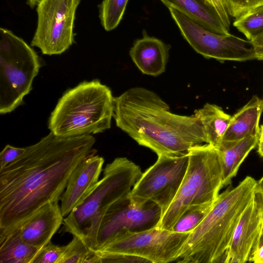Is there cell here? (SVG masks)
Wrapping results in <instances>:
<instances>
[{
  "label": "cell",
  "instance_id": "cell-1",
  "mask_svg": "<svg viewBox=\"0 0 263 263\" xmlns=\"http://www.w3.org/2000/svg\"><path fill=\"white\" fill-rule=\"evenodd\" d=\"M91 135L50 133L0 171V233L11 231L45 204L59 202L77 166L93 153Z\"/></svg>",
  "mask_w": 263,
  "mask_h": 263
},
{
  "label": "cell",
  "instance_id": "cell-2",
  "mask_svg": "<svg viewBox=\"0 0 263 263\" xmlns=\"http://www.w3.org/2000/svg\"><path fill=\"white\" fill-rule=\"evenodd\" d=\"M113 117L118 127L157 156L188 153L206 143L197 117L172 113L157 94L143 87L131 88L114 97Z\"/></svg>",
  "mask_w": 263,
  "mask_h": 263
},
{
  "label": "cell",
  "instance_id": "cell-3",
  "mask_svg": "<svg viewBox=\"0 0 263 263\" xmlns=\"http://www.w3.org/2000/svg\"><path fill=\"white\" fill-rule=\"evenodd\" d=\"M257 181L247 176L219 194L210 211L190 233L176 261L223 262L241 215L253 198Z\"/></svg>",
  "mask_w": 263,
  "mask_h": 263
},
{
  "label": "cell",
  "instance_id": "cell-4",
  "mask_svg": "<svg viewBox=\"0 0 263 263\" xmlns=\"http://www.w3.org/2000/svg\"><path fill=\"white\" fill-rule=\"evenodd\" d=\"M114 100L110 89L99 80L81 82L59 100L49 117L48 128L61 137L103 132L110 127Z\"/></svg>",
  "mask_w": 263,
  "mask_h": 263
},
{
  "label": "cell",
  "instance_id": "cell-5",
  "mask_svg": "<svg viewBox=\"0 0 263 263\" xmlns=\"http://www.w3.org/2000/svg\"><path fill=\"white\" fill-rule=\"evenodd\" d=\"M142 174L139 166L127 158H115L104 168L103 177L64 218L59 233L82 239L112 204L128 197Z\"/></svg>",
  "mask_w": 263,
  "mask_h": 263
},
{
  "label": "cell",
  "instance_id": "cell-6",
  "mask_svg": "<svg viewBox=\"0 0 263 263\" xmlns=\"http://www.w3.org/2000/svg\"><path fill=\"white\" fill-rule=\"evenodd\" d=\"M188 155V166L177 194L157 226L161 229L172 231L190 207L214 203L223 187L221 164L214 146H194Z\"/></svg>",
  "mask_w": 263,
  "mask_h": 263
},
{
  "label": "cell",
  "instance_id": "cell-7",
  "mask_svg": "<svg viewBox=\"0 0 263 263\" xmlns=\"http://www.w3.org/2000/svg\"><path fill=\"white\" fill-rule=\"evenodd\" d=\"M0 114L23 103L41 67L33 48L11 31L0 28Z\"/></svg>",
  "mask_w": 263,
  "mask_h": 263
},
{
  "label": "cell",
  "instance_id": "cell-8",
  "mask_svg": "<svg viewBox=\"0 0 263 263\" xmlns=\"http://www.w3.org/2000/svg\"><path fill=\"white\" fill-rule=\"evenodd\" d=\"M162 216L160 207L155 202L136 205L127 197L112 204L82 239L89 249L98 250L124 231L140 232L157 227Z\"/></svg>",
  "mask_w": 263,
  "mask_h": 263
},
{
  "label": "cell",
  "instance_id": "cell-9",
  "mask_svg": "<svg viewBox=\"0 0 263 263\" xmlns=\"http://www.w3.org/2000/svg\"><path fill=\"white\" fill-rule=\"evenodd\" d=\"M188 164V153L158 155L156 162L134 185L129 200L136 205L154 202L160 207L163 215L177 194Z\"/></svg>",
  "mask_w": 263,
  "mask_h": 263
},
{
  "label": "cell",
  "instance_id": "cell-10",
  "mask_svg": "<svg viewBox=\"0 0 263 263\" xmlns=\"http://www.w3.org/2000/svg\"><path fill=\"white\" fill-rule=\"evenodd\" d=\"M168 9L184 39L205 58L214 59L221 63L256 59L255 51L250 41L230 33L214 32L180 10L173 7Z\"/></svg>",
  "mask_w": 263,
  "mask_h": 263
},
{
  "label": "cell",
  "instance_id": "cell-11",
  "mask_svg": "<svg viewBox=\"0 0 263 263\" xmlns=\"http://www.w3.org/2000/svg\"><path fill=\"white\" fill-rule=\"evenodd\" d=\"M191 232H177L158 227L140 232L126 231L98 250L136 256L151 263L176 261Z\"/></svg>",
  "mask_w": 263,
  "mask_h": 263
},
{
  "label": "cell",
  "instance_id": "cell-12",
  "mask_svg": "<svg viewBox=\"0 0 263 263\" xmlns=\"http://www.w3.org/2000/svg\"><path fill=\"white\" fill-rule=\"evenodd\" d=\"M80 0H41L31 46L46 55L60 54L74 42V23Z\"/></svg>",
  "mask_w": 263,
  "mask_h": 263
},
{
  "label": "cell",
  "instance_id": "cell-13",
  "mask_svg": "<svg viewBox=\"0 0 263 263\" xmlns=\"http://www.w3.org/2000/svg\"><path fill=\"white\" fill-rule=\"evenodd\" d=\"M262 227L261 213L253 196L234 230L223 262L250 261L258 248Z\"/></svg>",
  "mask_w": 263,
  "mask_h": 263
},
{
  "label": "cell",
  "instance_id": "cell-14",
  "mask_svg": "<svg viewBox=\"0 0 263 263\" xmlns=\"http://www.w3.org/2000/svg\"><path fill=\"white\" fill-rule=\"evenodd\" d=\"M94 152L77 166L61 198V210L67 216L84 198L99 181L104 159Z\"/></svg>",
  "mask_w": 263,
  "mask_h": 263
},
{
  "label": "cell",
  "instance_id": "cell-15",
  "mask_svg": "<svg viewBox=\"0 0 263 263\" xmlns=\"http://www.w3.org/2000/svg\"><path fill=\"white\" fill-rule=\"evenodd\" d=\"M63 220L58 202H50L12 231H16L24 242L41 249L51 241Z\"/></svg>",
  "mask_w": 263,
  "mask_h": 263
},
{
  "label": "cell",
  "instance_id": "cell-16",
  "mask_svg": "<svg viewBox=\"0 0 263 263\" xmlns=\"http://www.w3.org/2000/svg\"><path fill=\"white\" fill-rule=\"evenodd\" d=\"M171 46L143 32L129 50L130 57L138 68L145 74L158 76L165 70Z\"/></svg>",
  "mask_w": 263,
  "mask_h": 263
},
{
  "label": "cell",
  "instance_id": "cell-17",
  "mask_svg": "<svg viewBox=\"0 0 263 263\" xmlns=\"http://www.w3.org/2000/svg\"><path fill=\"white\" fill-rule=\"evenodd\" d=\"M262 112L263 100L253 96L231 117L222 141H236L250 135L259 136V121Z\"/></svg>",
  "mask_w": 263,
  "mask_h": 263
},
{
  "label": "cell",
  "instance_id": "cell-18",
  "mask_svg": "<svg viewBox=\"0 0 263 263\" xmlns=\"http://www.w3.org/2000/svg\"><path fill=\"white\" fill-rule=\"evenodd\" d=\"M259 138V135H250L236 141H222L215 147L221 164L223 186L231 183L241 163L257 145Z\"/></svg>",
  "mask_w": 263,
  "mask_h": 263
},
{
  "label": "cell",
  "instance_id": "cell-19",
  "mask_svg": "<svg viewBox=\"0 0 263 263\" xmlns=\"http://www.w3.org/2000/svg\"><path fill=\"white\" fill-rule=\"evenodd\" d=\"M167 8L180 10L205 28L220 34L229 33L214 9L204 0H160Z\"/></svg>",
  "mask_w": 263,
  "mask_h": 263
},
{
  "label": "cell",
  "instance_id": "cell-20",
  "mask_svg": "<svg viewBox=\"0 0 263 263\" xmlns=\"http://www.w3.org/2000/svg\"><path fill=\"white\" fill-rule=\"evenodd\" d=\"M194 115L200 121L205 135L206 143L217 147L229 125L231 116L221 107L213 104L206 103L195 110Z\"/></svg>",
  "mask_w": 263,
  "mask_h": 263
},
{
  "label": "cell",
  "instance_id": "cell-21",
  "mask_svg": "<svg viewBox=\"0 0 263 263\" xmlns=\"http://www.w3.org/2000/svg\"><path fill=\"white\" fill-rule=\"evenodd\" d=\"M40 250L24 242L14 230L0 233L1 263H32Z\"/></svg>",
  "mask_w": 263,
  "mask_h": 263
},
{
  "label": "cell",
  "instance_id": "cell-22",
  "mask_svg": "<svg viewBox=\"0 0 263 263\" xmlns=\"http://www.w3.org/2000/svg\"><path fill=\"white\" fill-rule=\"evenodd\" d=\"M233 26L251 41L263 32V5L254 8L235 18Z\"/></svg>",
  "mask_w": 263,
  "mask_h": 263
},
{
  "label": "cell",
  "instance_id": "cell-23",
  "mask_svg": "<svg viewBox=\"0 0 263 263\" xmlns=\"http://www.w3.org/2000/svg\"><path fill=\"white\" fill-rule=\"evenodd\" d=\"M128 0H103L99 6L101 23L106 31L115 29L122 19Z\"/></svg>",
  "mask_w": 263,
  "mask_h": 263
},
{
  "label": "cell",
  "instance_id": "cell-24",
  "mask_svg": "<svg viewBox=\"0 0 263 263\" xmlns=\"http://www.w3.org/2000/svg\"><path fill=\"white\" fill-rule=\"evenodd\" d=\"M214 203L195 205L186 209L173 226L172 231L191 232L202 221Z\"/></svg>",
  "mask_w": 263,
  "mask_h": 263
},
{
  "label": "cell",
  "instance_id": "cell-25",
  "mask_svg": "<svg viewBox=\"0 0 263 263\" xmlns=\"http://www.w3.org/2000/svg\"><path fill=\"white\" fill-rule=\"evenodd\" d=\"M93 255V251L81 238L73 236L71 241L66 245L60 263L89 262Z\"/></svg>",
  "mask_w": 263,
  "mask_h": 263
},
{
  "label": "cell",
  "instance_id": "cell-26",
  "mask_svg": "<svg viewBox=\"0 0 263 263\" xmlns=\"http://www.w3.org/2000/svg\"><path fill=\"white\" fill-rule=\"evenodd\" d=\"M92 263L120 262L143 263L148 262L143 258L126 254L110 252L103 251H94Z\"/></svg>",
  "mask_w": 263,
  "mask_h": 263
},
{
  "label": "cell",
  "instance_id": "cell-27",
  "mask_svg": "<svg viewBox=\"0 0 263 263\" xmlns=\"http://www.w3.org/2000/svg\"><path fill=\"white\" fill-rule=\"evenodd\" d=\"M65 248L66 246H59L50 241L39 250L32 263H60Z\"/></svg>",
  "mask_w": 263,
  "mask_h": 263
},
{
  "label": "cell",
  "instance_id": "cell-28",
  "mask_svg": "<svg viewBox=\"0 0 263 263\" xmlns=\"http://www.w3.org/2000/svg\"><path fill=\"white\" fill-rule=\"evenodd\" d=\"M223 1L229 15L235 18L249 10L263 5V0Z\"/></svg>",
  "mask_w": 263,
  "mask_h": 263
},
{
  "label": "cell",
  "instance_id": "cell-29",
  "mask_svg": "<svg viewBox=\"0 0 263 263\" xmlns=\"http://www.w3.org/2000/svg\"><path fill=\"white\" fill-rule=\"evenodd\" d=\"M25 151V147L19 148L7 144L0 153V171L19 157Z\"/></svg>",
  "mask_w": 263,
  "mask_h": 263
},
{
  "label": "cell",
  "instance_id": "cell-30",
  "mask_svg": "<svg viewBox=\"0 0 263 263\" xmlns=\"http://www.w3.org/2000/svg\"><path fill=\"white\" fill-rule=\"evenodd\" d=\"M250 41L254 49L256 59L263 61V32Z\"/></svg>",
  "mask_w": 263,
  "mask_h": 263
},
{
  "label": "cell",
  "instance_id": "cell-31",
  "mask_svg": "<svg viewBox=\"0 0 263 263\" xmlns=\"http://www.w3.org/2000/svg\"><path fill=\"white\" fill-rule=\"evenodd\" d=\"M250 261L263 263V245L258 247L253 253Z\"/></svg>",
  "mask_w": 263,
  "mask_h": 263
},
{
  "label": "cell",
  "instance_id": "cell-32",
  "mask_svg": "<svg viewBox=\"0 0 263 263\" xmlns=\"http://www.w3.org/2000/svg\"><path fill=\"white\" fill-rule=\"evenodd\" d=\"M254 199L260 210L263 220V193L254 192Z\"/></svg>",
  "mask_w": 263,
  "mask_h": 263
},
{
  "label": "cell",
  "instance_id": "cell-33",
  "mask_svg": "<svg viewBox=\"0 0 263 263\" xmlns=\"http://www.w3.org/2000/svg\"><path fill=\"white\" fill-rule=\"evenodd\" d=\"M255 192L263 193V176L257 182Z\"/></svg>",
  "mask_w": 263,
  "mask_h": 263
},
{
  "label": "cell",
  "instance_id": "cell-34",
  "mask_svg": "<svg viewBox=\"0 0 263 263\" xmlns=\"http://www.w3.org/2000/svg\"><path fill=\"white\" fill-rule=\"evenodd\" d=\"M257 146L258 153L261 157H263V139H259Z\"/></svg>",
  "mask_w": 263,
  "mask_h": 263
},
{
  "label": "cell",
  "instance_id": "cell-35",
  "mask_svg": "<svg viewBox=\"0 0 263 263\" xmlns=\"http://www.w3.org/2000/svg\"><path fill=\"white\" fill-rule=\"evenodd\" d=\"M41 0H27V4L31 8H33L36 5H37Z\"/></svg>",
  "mask_w": 263,
  "mask_h": 263
},
{
  "label": "cell",
  "instance_id": "cell-36",
  "mask_svg": "<svg viewBox=\"0 0 263 263\" xmlns=\"http://www.w3.org/2000/svg\"><path fill=\"white\" fill-rule=\"evenodd\" d=\"M262 245H263V227H262V228L261 235H260V239H259V241L258 247L261 246Z\"/></svg>",
  "mask_w": 263,
  "mask_h": 263
},
{
  "label": "cell",
  "instance_id": "cell-37",
  "mask_svg": "<svg viewBox=\"0 0 263 263\" xmlns=\"http://www.w3.org/2000/svg\"><path fill=\"white\" fill-rule=\"evenodd\" d=\"M259 139H263V124L260 126Z\"/></svg>",
  "mask_w": 263,
  "mask_h": 263
},
{
  "label": "cell",
  "instance_id": "cell-38",
  "mask_svg": "<svg viewBox=\"0 0 263 263\" xmlns=\"http://www.w3.org/2000/svg\"><path fill=\"white\" fill-rule=\"evenodd\" d=\"M204 1H205L207 3H208L210 5H210V1H209V0H204Z\"/></svg>",
  "mask_w": 263,
  "mask_h": 263
}]
</instances>
